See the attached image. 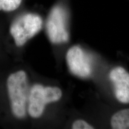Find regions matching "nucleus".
<instances>
[{
	"label": "nucleus",
	"instance_id": "nucleus-1",
	"mask_svg": "<svg viewBox=\"0 0 129 129\" xmlns=\"http://www.w3.org/2000/svg\"><path fill=\"white\" fill-rule=\"evenodd\" d=\"M7 87L13 114L17 118H23L26 114L28 101V84L26 73L18 71L9 75Z\"/></svg>",
	"mask_w": 129,
	"mask_h": 129
},
{
	"label": "nucleus",
	"instance_id": "nucleus-2",
	"mask_svg": "<svg viewBox=\"0 0 129 129\" xmlns=\"http://www.w3.org/2000/svg\"><path fill=\"white\" fill-rule=\"evenodd\" d=\"M69 12L65 5L58 3L48 14L46 28L50 41L53 44L66 43L69 40Z\"/></svg>",
	"mask_w": 129,
	"mask_h": 129
},
{
	"label": "nucleus",
	"instance_id": "nucleus-3",
	"mask_svg": "<svg viewBox=\"0 0 129 129\" xmlns=\"http://www.w3.org/2000/svg\"><path fill=\"white\" fill-rule=\"evenodd\" d=\"M43 24L41 16L33 13H27L16 18L10 28L16 46H23L41 30Z\"/></svg>",
	"mask_w": 129,
	"mask_h": 129
},
{
	"label": "nucleus",
	"instance_id": "nucleus-4",
	"mask_svg": "<svg viewBox=\"0 0 129 129\" xmlns=\"http://www.w3.org/2000/svg\"><path fill=\"white\" fill-rule=\"evenodd\" d=\"M62 94L61 90L56 87H44L41 84L33 85L29 93V114L35 118L41 117L46 105L59 101Z\"/></svg>",
	"mask_w": 129,
	"mask_h": 129
},
{
	"label": "nucleus",
	"instance_id": "nucleus-5",
	"mask_svg": "<svg viewBox=\"0 0 129 129\" xmlns=\"http://www.w3.org/2000/svg\"><path fill=\"white\" fill-rule=\"evenodd\" d=\"M66 59L69 70L74 75L81 78H86L91 75V67L89 59L79 46L69 48Z\"/></svg>",
	"mask_w": 129,
	"mask_h": 129
},
{
	"label": "nucleus",
	"instance_id": "nucleus-6",
	"mask_svg": "<svg viewBox=\"0 0 129 129\" xmlns=\"http://www.w3.org/2000/svg\"><path fill=\"white\" fill-rule=\"evenodd\" d=\"M118 101L123 104L129 103V73L122 67L115 68L109 74Z\"/></svg>",
	"mask_w": 129,
	"mask_h": 129
},
{
	"label": "nucleus",
	"instance_id": "nucleus-7",
	"mask_svg": "<svg viewBox=\"0 0 129 129\" xmlns=\"http://www.w3.org/2000/svg\"><path fill=\"white\" fill-rule=\"evenodd\" d=\"M111 125L114 129H129V109L115 113L111 118Z\"/></svg>",
	"mask_w": 129,
	"mask_h": 129
},
{
	"label": "nucleus",
	"instance_id": "nucleus-8",
	"mask_svg": "<svg viewBox=\"0 0 129 129\" xmlns=\"http://www.w3.org/2000/svg\"><path fill=\"white\" fill-rule=\"evenodd\" d=\"M23 0H0V11L11 12L20 7Z\"/></svg>",
	"mask_w": 129,
	"mask_h": 129
},
{
	"label": "nucleus",
	"instance_id": "nucleus-9",
	"mask_svg": "<svg viewBox=\"0 0 129 129\" xmlns=\"http://www.w3.org/2000/svg\"><path fill=\"white\" fill-rule=\"evenodd\" d=\"M72 128L74 129H93L94 127L85 121L79 120L74 122Z\"/></svg>",
	"mask_w": 129,
	"mask_h": 129
}]
</instances>
